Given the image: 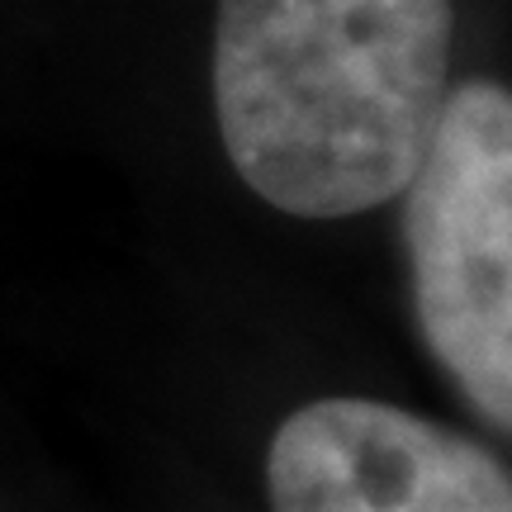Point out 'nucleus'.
I'll return each mask as SVG.
<instances>
[{
    "label": "nucleus",
    "instance_id": "f257e3e1",
    "mask_svg": "<svg viewBox=\"0 0 512 512\" xmlns=\"http://www.w3.org/2000/svg\"><path fill=\"white\" fill-rule=\"evenodd\" d=\"M451 0H219L214 114L252 195L294 219L399 200L451 91Z\"/></svg>",
    "mask_w": 512,
    "mask_h": 512
},
{
    "label": "nucleus",
    "instance_id": "f03ea898",
    "mask_svg": "<svg viewBox=\"0 0 512 512\" xmlns=\"http://www.w3.org/2000/svg\"><path fill=\"white\" fill-rule=\"evenodd\" d=\"M403 195L413 313L465 403L512 427V95L503 81L446 91Z\"/></svg>",
    "mask_w": 512,
    "mask_h": 512
},
{
    "label": "nucleus",
    "instance_id": "7ed1b4c3",
    "mask_svg": "<svg viewBox=\"0 0 512 512\" xmlns=\"http://www.w3.org/2000/svg\"><path fill=\"white\" fill-rule=\"evenodd\" d=\"M275 512H512L508 465L380 399H313L266 451Z\"/></svg>",
    "mask_w": 512,
    "mask_h": 512
}]
</instances>
